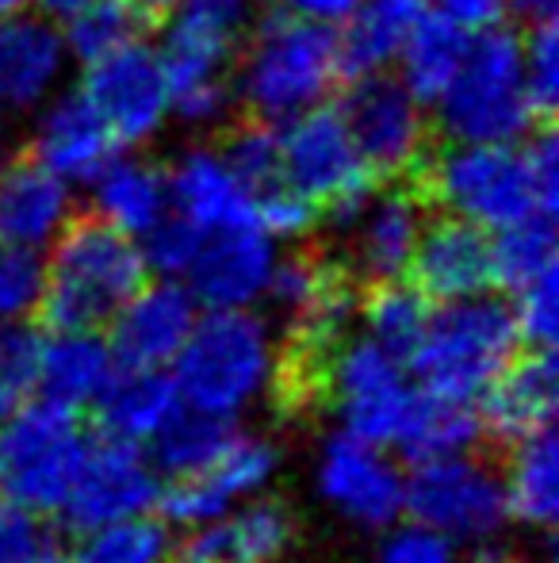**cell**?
I'll return each instance as SVG.
<instances>
[{
	"label": "cell",
	"mask_w": 559,
	"mask_h": 563,
	"mask_svg": "<svg viewBox=\"0 0 559 563\" xmlns=\"http://www.w3.org/2000/svg\"><path fill=\"white\" fill-rule=\"evenodd\" d=\"M425 203L483 230L556 216L559 150L552 131L529 142H445L425 150L411 177Z\"/></svg>",
	"instance_id": "1"
},
{
	"label": "cell",
	"mask_w": 559,
	"mask_h": 563,
	"mask_svg": "<svg viewBox=\"0 0 559 563\" xmlns=\"http://www.w3.org/2000/svg\"><path fill=\"white\" fill-rule=\"evenodd\" d=\"M146 257L135 238L108 227L100 216L69 219L54 238L46 265L38 327L54 334H97L146 284Z\"/></svg>",
	"instance_id": "2"
},
{
	"label": "cell",
	"mask_w": 559,
	"mask_h": 563,
	"mask_svg": "<svg viewBox=\"0 0 559 563\" xmlns=\"http://www.w3.org/2000/svg\"><path fill=\"white\" fill-rule=\"evenodd\" d=\"M234 58V100L249 119L272 126L322 108V100L342 81L337 31L291 12L265 15Z\"/></svg>",
	"instance_id": "3"
},
{
	"label": "cell",
	"mask_w": 559,
	"mask_h": 563,
	"mask_svg": "<svg viewBox=\"0 0 559 563\" xmlns=\"http://www.w3.org/2000/svg\"><path fill=\"white\" fill-rule=\"evenodd\" d=\"M429 108L448 142H522L537 123L525 92L522 38L506 27L476 31L460 69Z\"/></svg>",
	"instance_id": "4"
},
{
	"label": "cell",
	"mask_w": 559,
	"mask_h": 563,
	"mask_svg": "<svg viewBox=\"0 0 559 563\" xmlns=\"http://www.w3.org/2000/svg\"><path fill=\"white\" fill-rule=\"evenodd\" d=\"M517 353L514 314L506 303L483 296L452 299L429 314L422 345L414 349L411 368L418 372L422 391L440 399L471 402L506 368Z\"/></svg>",
	"instance_id": "5"
},
{
	"label": "cell",
	"mask_w": 559,
	"mask_h": 563,
	"mask_svg": "<svg viewBox=\"0 0 559 563\" xmlns=\"http://www.w3.org/2000/svg\"><path fill=\"white\" fill-rule=\"evenodd\" d=\"M172 364L180 402L203 415L234 418L269 384V327L249 311H211L192 327Z\"/></svg>",
	"instance_id": "6"
},
{
	"label": "cell",
	"mask_w": 559,
	"mask_h": 563,
	"mask_svg": "<svg viewBox=\"0 0 559 563\" xmlns=\"http://www.w3.org/2000/svg\"><path fill=\"white\" fill-rule=\"evenodd\" d=\"M0 438V483H8L12 503L35 514L62 510L69 487L85 460V426L81 415L62 402H35L20 407L8 418Z\"/></svg>",
	"instance_id": "7"
},
{
	"label": "cell",
	"mask_w": 559,
	"mask_h": 563,
	"mask_svg": "<svg viewBox=\"0 0 559 563\" xmlns=\"http://www.w3.org/2000/svg\"><path fill=\"white\" fill-rule=\"evenodd\" d=\"M280 173L291 192L334 223L349 219L376 185L337 108H311L280 126Z\"/></svg>",
	"instance_id": "8"
},
{
	"label": "cell",
	"mask_w": 559,
	"mask_h": 563,
	"mask_svg": "<svg viewBox=\"0 0 559 563\" xmlns=\"http://www.w3.org/2000/svg\"><path fill=\"white\" fill-rule=\"evenodd\" d=\"M403 510L448 541L476 544L499 537L510 518L502 475L468 452L414 464L411 479H403Z\"/></svg>",
	"instance_id": "9"
},
{
	"label": "cell",
	"mask_w": 559,
	"mask_h": 563,
	"mask_svg": "<svg viewBox=\"0 0 559 563\" xmlns=\"http://www.w3.org/2000/svg\"><path fill=\"white\" fill-rule=\"evenodd\" d=\"M337 115L349 126V139L372 180H406L429 150L425 104L388 69L349 77Z\"/></svg>",
	"instance_id": "10"
},
{
	"label": "cell",
	"mask_w": 559,
	"mask_h": 563,
	"mask_svg": "<svg viewBox=\"0 0 559 563\" xmlns=\"http://www.w3.org/2000/svg\"><path fill=\"white\" fill-rule=\"evenodd\" d=\"M414 387L403 379V364L391 361L376 341L349 338L334 356L326 407L337 410L345 433L365 445H395L411 410Z\"/></svg>",
	"instance_id": "11"
},
{
	"label": "cell",
	"mask_w": 559,
	"mask_h": 563,
	"mask_svg": "<svg viewBox=\"0 0 559 563\" xmlns=\"http://www.w3.org/2000/svg\"><path fill=\"white\" fill-rule=\"evenodd\" d=\"M234 54H238V38L223 35L215 27L177 15L165 31V43L157 51L169 81V104L172 115L188 126H223L234 112Z\"/></svg>",
	"instance_id": "12"
},
{
	"label": "cell",
	"mask_w": 559,
	"mask_h": 563,
	"mask_svg": "<svg viewBox=\"0 0 559 563\" xmlns=\"http://www.w3.org/2000/svg\"><path fill=\"white\" fill-rule=\"evenodd\" d=\"M81 97L97 108V115L104 119L120 146L149 142L172 115L161 58L146 43L123 46L108 58L89 62Z\"/></svg>",
	"instance_id": "13"
},
{
	"label": "cell",
	"mask_w": 559,
	"mask_h": 563,
	"mask_svg": "<svg viewBox=\"0 0 559 563\" xmlns=\"http://www.w3.org/2000/svg\"><path fill=\"white\" fill-rule=\"evenodd\" d=\"M425 208L429 203L422 200L411 180H388L383 192H368L365 203L337 223L345 230L342 265L353 273V280L365 288L403 280L425 227Z\"/></svg>",
	"instance_id": "14"
},
{
	"label": "cell",
	"mask_w": 559,
	"mask_h": 563,
	"mask_svg": "<svg viewBox=\"0 0 559 563\" xmlns=\"http://www.w3.org/2000/svg\"><path fill=\"white\" fill-rule=\"evenodd\" d=\"M157 483L154 464L142 456L135 441L108 438L85 449L81 472L69 487L62 514L74 529H100L112 521L142 518L157 506Z\"/></svg>",
	"instance_id": "15"
},
{
	"label": "cell",
	"mask_w": 559,
	"mask_h": 563,
	"mask_svg": "<svg viewBox=\"0 0 559 563\" xmlns=\"http://www.w3.org/2000/svg\"><path fill=\"white\" fill-rule=\"evenodd\" d=\"M272 472H277V449L265 438L234 433V441L215 464L195 475H180L169 487L157 490V510L165 514V521H177V526H203V521L226 518V510L238 498L261 490Z\"/></svg>",
	"instance_id": "16"
},
{
	"label": "cell",
	"mask_w": 559,
	"mask_h": 563,
	"mask_svg": "<svg viewBox=\"0 0 559 563\" xmlns=\"http://www.w3.org/2000/svg\"><path fill=\"white\" fill-rule=\"evenodd\" d=\"M272 265V238L261 227H234L203 234L185 276L192 299L208 303L211 311H246L254 299L265 296Z\"/></svg>",
	"instance_id": "17"
},
{
	"label": "cell",
	"mask_w": 559,
	"mask_h": 563,
	"mask_svg": "<svg viewBox=\"0 0 559 563\" xmlns=\"http://www.w3.org/2000/svg\"><path fill=\"white\" fill-rule=\"evenodd\" d=\"M411 284L425 299L452 303V299L483 296L494 284L491 273V238L483 227L460 216L429 219L411 253Z\"/></svg>",
	"instance_id": "18"
},
{
	"label": "cell",
	"mask_w": 559,
	"mask_h": 563,
	"mask_svg": "<svg viewBox=\"0 0 559 563\" xmlns=\"http://www.w3.org/2000/svg\"><path fill=\"white\" fill-rule=\"evenodd\" d=\"M112 361L115 368H165L180 353L195 327V299L172 280L142 284L135 296L115 311Z\"/></svg>",
	"instance_id": "19"
},
{
	"label": "cell",
	"mask_w": 559,
	"mask_h": 563,
	"mask_svg": "<svg viewBox=\"0 0 559 563\" xmlns=\"http://www.w3.org/2000/svg\"><path fill=\"white\" fill-rule=\"evenodd\" d=\"M318 487L349 521L365 529H383L403 514V475L376 445L334 438L322 452Z\"/></svg>",
	"instance_id": "20"
},
{
	"label": "cell",
	"mask_w": 559,
	"mask_h": 563,
	"mask_svg": "<svg viewBox=\"0 0 559 563\" xmlns=\"http://www.w3.org/2000/svg\"><path fill=\"white\" fill-rule=\"evenodd\" d=\"M120 142L108 131V123L97 115V108L77 92H54L43 108H38V119L31 126V150L38 165L69 180H81V185H92V180L104 173V165L115 157Z\"/></svg>",
	"instance_id": "21"
},
{
	"label": "cell",
	"mask_w": 559,
	"mask_h": 563,
	"mask_svg": "<svg viewBox=\"0 0 559 563\" xmlns=\"http://www.w3.org/2000/svg\"><path fill=\"white\" fill-rule=\"evenodd\" d=\"M483 407L476 410L483 433L494 441L517 445L537 430H548L556 418L559 399V368L552 349H529L510 356L506 368L483 387Z\"/></svg>",
	"instance_id": "22"
},
{
	"label": "cell",
	"mask_w": 559,
	"mask_h": 563,
	"mask_svg": "<svg viewBox=\"0 0 559 563\" xmlns=\"http://www.w3.org/2000/svg\"><path fill=\"white\" fill-rule=\"evenodd\" d=\"M299 521L288 503L261 498L234 518L192 526L172 549V563H277L295 544Z\"/></svg>",
	"instance_id": "23"
},
{
	"label": "cell",
	"mask_w": 559,
	"mask_h": 563,
	"mask_svg": "<svg viewBox=\"0 0 559 563\" xmlns=\"http://www.w3.org/2000/svg\"><path fill=\"white\" fill-rule=\"evenodd\" d=\"M69 51L43 15L0 20V112H38L62 89Z\"/></svg>",
	"instance_id": "24"
},
{
	"label": "cell",
	"mask_w": 559,
	"mask_h": 563,
	"mask_svg": "<svg viewBox=\"0 0 559 563\" xmlns=\"http://www.w3.org/2000/svg\"><path fill=\"white\" fill-rule=\"evenodd\" d=\"M169 180V211L185 223L211 234V230H234V227H261L257 223L254 196L238 185L226 169L223 154L211 146H192L165 169Z\"/></svg>",
	"instance_id": "25"
},
{
	"label": "cell",
	"mask_w": 559,
	"mask_h": 563,
	"mask_svg": "<svg viewBox=\"0 0 559 563\" xmlns=\"http://www.w3.org/2000/svg\"><path fill=\"white\" fill-rule=\"evenodd\" d=\"M74 219V196L62 177L31 154H15L0 165V245H38L54 242L58 230Z\"/></svg>",
	"instance_id": "26"
},
{
	"label": "cell",
	"mask_w": 559,
	"mask_h": 563,
	"mask_svg": "<svg viewBox=\"0 0 559 563\" xmlns=\"http://www.w3.org/2000/svg\"><path fill=\"white\" fill-rule=\"evenodd\" d=\"M422 12V0H357V8L342 20V35H337V62H342L345 81L383 74L399 58Z\"/></svg>",
	"instance_id": "27"
},
{
	"label": "cell",
	"mask_w": 559,
	"mask_h": 563,
	"mask_svg": "<svg viewBox=\"0 0 559 563\" xmlns=\"http://www.w3.org/2000/svg\"><path fill=\"white\" fill-rule=\"evenodd\" d=\"M97 216L127 238H146L169 216V180L146 157H112L92 180Z\"/></svg>",
	"instance_id": "28"
},
{
	"label": "cell",
	"mask_w": 559,
	"mask_h": 563,
	"mask_svg": "<svg viewBox=\"0 0 559 563\" xmlns=\"http://www.w3.org/2000/svg\"><path fill=\"white\" fill-rule=\"evenodd\" d=\"M92 407L108 438L142 445L177 415L180 395L172 376H165L161 368H120V376L108 379Z\"/></svg>",
	"instance_id": "29"
},
{
	"label": "cell",
	"mask_w": 559,
	"mask_h": 563,
	"mask_svg": "<svg viewBox=\"0 0 559 563\" xmlns=\"http://www.w3.org/2000/svg\"><path fill=\"white\" fill-rule=\"evenodd\" d=\"M112 376V349L97 334H54V341L43 345L38 384L51 402H62L69 410L92 407Z\"/></svg>",
	"instance_id": "30"
},
{
	"label": "cell",
	"mask_w": 559,
	"mask_h": 563,
	"mask_svg": "<svg viewBox=\"0 0 559 563\" xmlns=\"http://www.w3.org/2000/svg\"><path fill=\"white\" fill-rule=\"evenodd\" d=\"M506 487V506L517 521L537 529L556 526L559 510V452L556 430H537L522 438L510 456V475L502 479Z\"/></svg>",
	"instance_id": "31"
},
{
	"label": "cell",
	"mask_w": 559,
	"mask_h": 563,
	"mask_svg": "<svg viewBox=\"0 0 559 563\" xmlns=\"http://www.w3.org/2000/svg\"><path fill=\"white\" fill-rule=\"evenodd\" d=\"M471 43V31L456 27V23L440 20V15H425L414 23V31L406 35L403 51H399V81L414 92V100L433 104L445 92V85L452 81V74L460 69L463 51Z\"/></svg>",
	"instance_id": "32"
},
{
	"label": "cell",
	"mask_w": 559,
	"mask_h": 563,
	"mask_svg": "<svg viewBox=\"0 0 559 563\" xmlns=\"http://www.w3.org/2000/svg\"><path fill=\"white\" fill-rule=\"evenodd\" d=\"M479 433H483V426H479V415L468 402L440 399V395H429L418 387L395 445L403 449L406 460L422 464V460H440V456H456V452H468L479 441Z\"/></svg>",
	"instance_id": "33"
},
{
	"label": "cell",
	"mask_w": 559,
	"mask_h": 563,
	"mask_svg": "<svg viewBox=\"0 0 559 563\" xmlns=\"http://www.w3.org/2000/svg\"><path fill=\"white\" fill-rule=\"evenodd\" d=\"M357 314L368 327V341H376L391 361L411 364L433 311H429V299H425L414 284L388 280V284H368V288L360 291Z\"/></svg>",
	"instance_id": "34"
},
{
	"label": "cell",
	"mask_w": 559,
	"mask_h": 563,
	"mask_svg": "<svg viewBox=\"0 0 559 563\" xmlns=\"http://www.w3.org/2000/svg\"><path fill=\"white\" fill-rule=\"evenodd\" d=\"M149 441H154V464L165 467L172 479H180V475H195L208 464H215L234 441V426L231 418H215L188 407L177 410Z\"/></svg>",
	"instance_id": "35"
},
{
	"label": "cell",
	"mask_w": 559,
	"mask_h": 563,
	"mask_svg": "<svg viewBox=\"0 0 559 563\" xmlns=\"http://www.w3.org/2000/svg\"><path fill=\"white\" fill-rule=\"evenodd\" d=\"M149 20L138 12L131 0H97L85 12H77L74 20H66L62 31V43L74 54L77 62H100L108 54L123 51V46H135L146 35Z\"/></svg>",
	"instance_id": "36"
},
{
	"label": "cell",
	"mask_w": 559,
	"mask_h": 563,
	"mask_svg": "<svg viewBox=\"0 0 559 563\" xmlns=\"http://www.w3.org/2000/svg\"><path fill=\"white\" fill-rule=\"evenodd\" d=\"M556 268V216L525 219L517 227L499 230L491 242V273L494 284L506 291H522L540 273Z\"/></svg>",
	"instance_id": "37"
},
{
	"label": "cell",
	"mask_w": 559,
	"mask_h": 563,
	"mask_svg": "<svg viewBox=\"0 0 559 563\" xmlns=\"http://www.w3.org/2000/svg\"><path fill=\"white\" fill-rule=\"evenodd\" d=\"M226 169L238 177V185L254 196V208L257 200L265 196L280 192L283 188V173H280V126L261 123V119H242L226 131L223 146Z\"/></svg>",
	"instance_id": "38"
},
{
	"label": "cell",
	"mask_w": 559,
	"mask_h": 563,
	"mask_svg": "<svg viewBox=\"0 0 559 563\" xmlns=\"http://www.w3.org/2000/svg\"><path fill=\"white\" fill-rule=\"evenodd\" d=\"M165 552H169L165 526L142 514V518L85 529L62 563H161Z\"/></svg>",
	"instance_id": "39"
},
{
	"label": "cell",
	"mask_w": 559,
	"mask_h": 563,
	"mask_svg": "<svg viewBox=\"0 0 559 563\" xmlns=\"http://www.w3.org/2000/svg\"><path fill=\"white\" fill-rule=\"evenodd\" d=\"M58 533L43 521V514L20 503H0V563H62Z\"/></svg>",
	"instance_id": "40"
},
{
	"label": "cell",
	"mask_w": 559,
	"mask_h": 563,
	"mask_svg": "<svg viewBox=\"0 0 559 563\" xmlns=\"http://www.w3.org/2000/svg\"><path fill=\"white\" fill-rule=\"evenodd\" d=\"M525 92L537 119H552L559 100V35L556 20L529 23V38L522 43Z\"/></svg>",
	"instance_id": "41"
},
{
	"label": "cell",
	"mask_w": 559,
	"mask_h": 563,
	"mask_svg": "<svg viewBox=\"0 0 559 563\" xmlns=\"http://www.w3.org/2000/svg\"><path fill=\"white\" fill-rule=\"evenodd\" d=\"M46 265L38 250L23 245H0V322L27 319L43 299Z\"/></svg>",
	"instance_id": "42"
},
{
	"label": "cell",
	"mask_w": 559,
	"mask_h": 563,
	"mask_svg": "<svg viewBox=\"0 0 559 563\" xmlns=\"http://www.w3.org/2000/svg\"><path fill=\"white\" fill-rule=\"evenodd\" d=\"M514 330L517 341H529V349H556L559 327V276L556 268L540 273L529 288L514 291Z\"/></svg>",
	"instance_id": "43"
},
{
	"label": "cell",
	"mask_w": 559,
	"mask_h": 563,
	"mask_svg": "<svg viewBox=\"0 0 559 563\" xmlns=\"http://www.w3.org/2000/svg\"><path fill=\"white\" fill-rule=\"evenodd\" d=\"M43 327L31 322H0V384L12 387L27 399L38 387V368H43Z\"/></svg>",
	"instance_id": "44"
},
{
	"label": "cell",
	"mask_w": 559,
	"mask_h": 563,
	"mask_svg": "<svg viewBox=\"0 0 559 563\" xmlns=\"http://www.w3.org/2000/svg\"><path fill=\"white\" fill-rule=\"evenodd\" d=\"M200 242H203V230H195L192 223H185V219L169 211V216L146 234L142 257H146V268H157V273H165V276H185L195 250H200Z\"/></svg>",
	"instance_id": "45"
},
{
	"label": "cell",
	"mask_w": 559,
	"mask_h": 563,
	"mask_svg": "<svg viewBox=\"0 0 559 563\" xmlns=\"http://www.w3.org/2000/svg\"><path fill=\"white\" fill-rule=\"evenodd\" d=\"M380 563H452V541L414 521L383 541Z\"/></svg>",
	"instance_id": "46"
},
{
	"label": "cell",
	"mask_w": 559,
	"mask_h": 563,
	"mask_svg": "<svg viewBox=\"0 0 559 563\" xmlns=\"http://www.w3.org/2000/svg\"><path fill=\"white\" fill-rule=\"evenodd\" d=\"M422 4L463 31L499 27L502 15H506V0H422Z\"/></svg>",
	"instance_id": "47"
},
{
	"label": "cell",
	"mask_w": 559,
	"mask_h": 563,
	"mask_svg": "<svg viewBox=\"0 0 559 563\" xmlns=\"http://www.w3.org/2000/svg\"><path fill=\"white\" fill-rule=\"evenodd\" d=\"M280 12H291V15H303V20H314V23H342L345 15L357 8V0H272Z\"/></svg>",
	"instance_id": "48"
},
{
	"label": "cell",
	"mask_w": 559,
	"mask_h": 563,
	"mask_svg": "<svg viewBox=\"0 0 559 563\" xmlns=\"http://www.w3.org/2000/svg\"><path fill=\"white\" fill-rule=\"evenodd\" d=\"M38 4V15L51 23H66L74 20L77 12H85L89 4H97V0H35Z\"/></svg>",
	"instance_id": "49"
},
{
	"label": "cell",
	"mask_w": 559,
	"mask_h": 563,
	"mask_svg": "<svg viewBox=\"0 0 559 563\" xmlns=\"http://www.w3.org/2000/svg\"><path fill=\"white\" fill-rule=\"evenodd\" d=\"M506 12H517L529 23L556 20V0H506Z\"/></svg>",
	"instance_id": "50"
},
{
	"label": "cell",
	"mask_w": 559,
	"mask_h": 563,
	"mask_svg": "<svg viewBox=\"0 0 559 563\" xmlns=\"http://www.w3.org/2000/svg\"><path fill=\"white\" fill-rule=\"evenodd\" d=\"M131 4H135L149 23H157V20H165V15L177 12V8L185 4V0H131Z\"/></svg>",
	"instance_id": "51"
},
{
	"label": "cell",
	"mask_w": 559,
	"mask_h": 563,
	"mask_svg": "<svg viewBox=\"0 0 559 563\" xmlns=\"http://www.w3.org/2000/svg\"><path fill=\"white\" fill-rule=\"evenodd\" d=\"M20 407H23V395H15L12 387L0 384V422H8Z\"/></svg>",
	"instance_id": "52"
},
{
	"label": "cell",
	"mask_w": 559,
	"mask_h": 563,
	"mask_svg": "<svg viewBox=\"0 0 559 563\" xmlns=\"http://www.w3.org/2000/svg\"><path fill=\"white\" fill-rule=\"evenodd\" d=\"M31 0H0V20H8V15H20L27 12Z\"/></svg>",
	"instance_id": "53"
},
{
	"label": "cell",
	"mask_w": 559,
	"mask_h": 563,
	"mask_svg": "<svg viewBox=\"0 0 559 563\" xmlns=\"http://www.w3.org/2000/svg\"><path fill=\"white\" fill-rule=\"evenodd\" d=\"M0 139H4V119H0Z\"/></svg>",
	"instance_id": "54"
}]
</instances>
